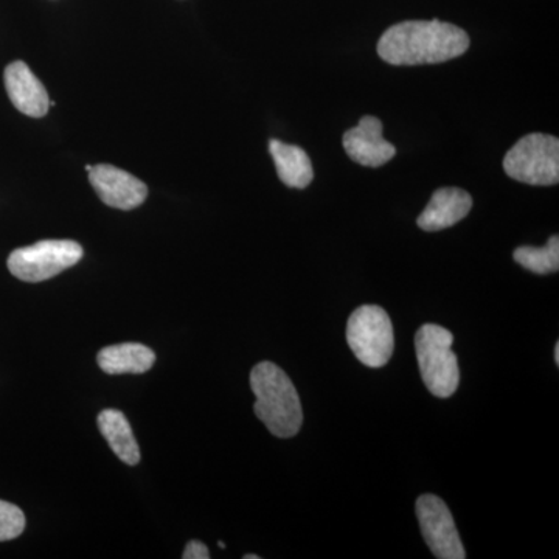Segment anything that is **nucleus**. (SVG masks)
Listing matches in <instances>:
<instances>
[{"instance_id": "f257e3e1", "label": "nucleus", "mask_w": 559, "mask_h": 559, "mask_svg": "<svg viewBox=\"0 0 559 559\" xmlns=\"http://www.w3.org/2000/svg\"><path fill=\"white\" fill-rule=\"evenodd\" d=\"M469 36L441 21H406L392 25L378 43V53L392 66L437 64L462 57Z\"/></svg>"}, {"instance_id": "f03ea898", "label": "nucleus", "mask_w": 559, "mask_h": 559, "mask_svg": "<svg viewBox=\"0 0 559 559\" xmlns=\"http://www.w3.org/2000/svg\"><path fill=\"white\" fill-rule=\"evenodd\" d=\"M250 388L255 395L253 411L272 436L290 439L299 433L304 411L299 393L285 371L272 362L257 364L250 373Z\"/></svg>"}, {"instance_id": "7ed1b4c3", "label": "nucleus", "mask_w": 559, "mask_h": 559, "mask_svg": "<svg viewBox=\"0 0 559 559\" xmlns=\"http://www.w3.org/2000/svg\"><path fill=\"white\" fill-rule=\"evenodd\" d=\"M454 336L440 325H423L415 334V352L426 388L439 399H450L459 389L457 356L452 352Z\"/></svg>"}, {"instance_id": "20e7f679", "label": "nucleus", "mask_w": 559, "mask_h": 559, "mask_svg": "<svg viewBox=\"0 0 559 559\" xmlns=\"http://www.w3.org/2000/svg\"><path fill=\"white\" fill-rule=\"evenodd\" d=\"M503 170L511 179L528 186H557L559 140L538 132L525 135L507 153Z\"/></svg>"}, {"instance_id": "39448f33", "label": "nucleus", "mask_w": 559, "mask_h": 559, "mask_svg": "<svg viewBox=\"0 0 559 559\" xmlns=\"http://www.w3.org/2000/svg\"><path fill=\"white\" fill-rule=\"evenodd\" d=\"M347 342L364 366L370 369L384 367L395 348L392 320L388 312L377 305L358 308L348 319Z\"/></svg>"}, {"instance_id": "423d86ee", "label": "nucleus", "mask_w": 559, "mask_h": 559, "mask_svg": "<svg viewBox=\"0 0 559 559\" xmlns=\"http://www.w3.org/2000/svg\"><path fill=\"white\" fill-rule=\"evenodd\" d=\"M83 259V248L70 240H46L13 250L9 270L22 282L39 283L57 277Z\"/></svg>"}, {"instance_id": "0eeeda50", "label": "nucleus", "mask_w": 559, "mask_h": 559, "mask_svg": "<svg viewBox=\"0 0 559 559\" xmlns=\"http://www.w3.org/2000/svg\"><path fill=\"white\" fill-rule=\"evenodd\" d=\"M415 511L423 538L428 544L432 554L439 559H465L466 551L463 549L457 527L450 509L436 495L419 496L415 503Z\"/></svg>"}, {"instance_id": "6e6552de", "label": "nucleus", "mask_w": 559, "mask_h": 559, "mask_svg": "<svg viewBox=\"0 0 559 559\" xmlns=\"http://www.w3.org/2000/svg\"><path fill=\"white\" fill-rule=\"evenodd\" d=\"M90 180L100 200L109 207L132 210L142 205L148 197L145 182L112 165L92 167Z\"/></svg>"}, {"instance_id": "1a4fd4ad", "label": "nucleus", "mask_w": 559, "mask_h": 559, "mask_svg": "<svg viewBox=\"0 0 559 559\" xmlns=\"http://www.w3.org/2000/svg\"><path fill=\"white\" fill-rule=\"evenodd\" d=\"M344 148L349 159L371 168L382 167L396 154L395 146L382 138V121L371 116L362 117L355 128L345 132Z\"/></svg>"}, {"instance_id": "9d476101", "label": "nucleus", "mask_w": 559, "mask_h": 559, "mask_svg": "<svg viewBox=\"0 0 559 559\" xmlns=\"http://www.w3.org/2000/svg\"><path fill=\"white\" fill-rule=\"evenodd\" d=\"M3 79L14 108L33 119H40L49 112V94L25 62H11L7 66Z\"/></svg>"}, {"instance_id": "9b49d317", "label": "nucleus", "mask_w": 559, "mask_h": 559, "mask_svg": "<svg viewBox=\"0 0 559 559\" xmlns=\"http://www.w3.org/2000/svg\"><path fill=\"white\" fill-rule=\"evenodd\" d=\"M471 209H473V198L465 190L454 189V187L439 189L419 215L418 227L425 231L448 229L466 218Z\"/></svg>"}, {"instance_id": "f8f14e48", "label": "nucleus", "mask_w": 559, "mask_h": 559, "mask_svg": "<svg viewBox=\"0 0 559 559\" xmlns=\"http://www.w3.org/2000/svg\"><path fill=\"white\" fill-rule=\"evenodd\" d=\"M270 151L278 178L285 186L290 189H307L310 186L314 178V170L307 151L280 140H271Z\"/></svg>"}, {"instance_id": "ddd939ff", "label": "nucleus", "mask_w": 559, "mask_h": 559, "mask_svg": "<svg viewBox=\"0 0 559 559\" xmlns=\"http://www.w3.org/2000/svg\"><path fill=\"white\" fill-rule=\"evenodd\" d=\"M98 366L108 374H140L156 362L153 349L142 344L110 345L98 353Z\"/></svg>"}, {"instance_id": "4468645a", "label": "nucleus", "mask_w": 559, "mask_h": 559, "mask_svg": "<svg viewBox=\"0 0 559 559\" xmlns=\"http://www.w3.org/2000/svg\"><path fill=\"white\" fill-rule=\"evenodd\" d=\"M98 429L102 436L108 440L114 454L127 463L135 466L140 462V450L138 440L132 433L130 421L120 411L106 409L98 415Z\"/></svg>"}, {"instance_id": "2eb2a0df", "label": "nucleus", "mask_w": 559, "mask_h": 559, "mask_svg": "<svg viewBox=\"0 0 559 559\" xmlns=\"http://www.w3.org/2000/svg\"><path fill=\"white\" fill-rule=\"evenodd\" d=\"M513 259L522 267L535 274L546 275L559 270V238L551 237L544 248L522 246L514 250Z\"/></svg>"}, {"instance_id": "dca6fc26", "label": "nucleus", "mask_w": 559, "mask_h": 559, "mask_svg": "<svg viewBox=\"0 0 559 559\" xmlns=\"http://www.w3.org/2000/svg\"><path fill=\"white\" fill-rule=\"evenodd\" d=\"M25 528V516L20 507L0 500V543L17 538Z\"/></svg>"}, {"instance_id": "f3484780", "label": "nucleus", "mask_w": 559, "mask_h": 559, "mask_svg": "<svg viewBox=\"0 0 559 559\" xmlns=\"http://www.w3.org/2000/svg\"><path fill=\"white\" fill-rule=\"evenodd\" d=\"M183 559H209L210 554L207 546L202 544L201 540H190L187 544L186 550H183L182 555Z\"/></svg>"}, {"instance_id": "a211bd4d", "label": "nucleus", "mask_w": 559, "mask_h": 559, "mask_svg": "<svg viewBox=\"0 0 559 559\" xmlns=\"http://www.w3.org/2000/svg\"><path fill=\"white\" fill-rule=\"evenodd\" d=\"M555 362L559 364V342L555 345Z\"/></svg>"}, {"instance_id": "6ab92c4d", "label": "nucleus", "mask_w": 559, "mask_h": 559, "mask_svg": "<svg viewBox=\"0 0 559 559\" xmlns=\"http://www.w3.org/2000/svg\"><path fill=\"white\" fill-rule=\"evenodd\" d=\"M245 559H260L259 555H245Z\"/></svg>"}, {"instance_id": "aec40b11", "label": "nucleus", "mask_w": 559, "mask_h": 559, "mask_svg": "<svg viewBox=\"0 0 559 559\" xmlns=\"http://www.w3.org/2000/svg\"><path fill=\"white\" fill-rule=\"evenodd\" d=\"M218 546L221 547V549H226V544L221 543V540H219V543H218Z\"/></svg>"}]
</instances>
